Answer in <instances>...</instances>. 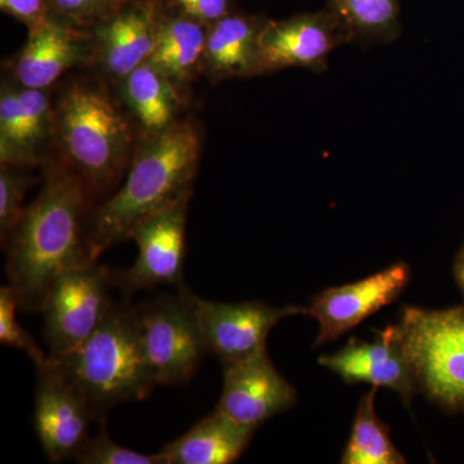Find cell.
I'll return each mask as SVG.
<instances>
[{
	"label": "cell",
	"mask_w": 464,
	"mask_h": 464,
	"mask_svg": "<svg viewBox=\"0 0 464 464\" xmlns=\"http://www.w3.org/2000/svg\"><path fill=\"white\" fill-rule=\"evenodd\" d=\"M255 431L215 409L160 453L167 464H230L243 456Z\"/></svg>",
	"instance_id": "21"
},
{
	"label": "cell",
	"mask_w": 464,
	"mask_h": 464,
	"mask_svg": "<svg viewBox=\"0 0 464 464\" xmlns=\"http://www.w3.org/2000/svg\"><path fill=\"white\" fill-rule=\"evenodd\" d=\"M319 364L340 375L346 383H368L377 389L392 390L405 404L418 392L399 325L387 326L373 342L353 340L338 353L320 357Z\"/></svg>",
	"instance_id": "16"
},
{
	"label": "cell",
	"mask_w": 464,
	"mask_h": 464,
	"mask_svg": "<svg viewBox=\"0 0 464 464\" xmlns=\"http://www.w3.org/2000/svg\"><path fill=\"white\" fill-rule=\"evenodd\" d=\"M0 9L23 24L27 34L36 32L54 20L50 0H0Z\"/></svg>",
	"instance_id": "29"
},
{
	"label": "cell",
	"mask_w": 464,
	"mask_h": 464,
	"mask_svg": "<svg viewBox=\"0 0 464 464\" xmlns=\"http://www.w3.org/2000/svg\"><path fill=\"white\" fill-rule=\"evenodd\" d=\"M114 88L141 139L166 132L188 115L191 103L150 61Z\"/></svg>",
	"instance_id": "20"
},
{
	"label": "cell",
	"mask_w": 464,
	"mask_h": 464,
	"mask_svg": "<svg viewBox=\"0 0 464 464\" xmlns=\"http://www.w3.org/2000/svg\"><path fill=\"white\" fill-rule=\"evenodd\" d=\"M75 460L83 464H167L161 453L142 454L116 444L105 426L100 435L90 439Z\"/></svg>",
	"instance_id": "27"
},
{
	"label": "cell",
	"mask_w": 464,
	"mask_h": 464,
	"mask_svg": "<svg viewBox=\"0 0 464 464\" xmlns=\"http://www.w3.org/2000/svg\"><path fill=\"white\" fill-rule=\"evenodd\" d=\"M411 282V268L404 262L387 267L360 282L334 286L319 293L307 308L320 325L315 347L337 340L366 317L389 306Z\"/></svg>",
	"instance_id": "15"
},
{
	"label": "cell",
	"mask_w": 464,
	"mask_h": 464,
	"mask_svg": "<svg viewBox=\"0 0 464 464\" xmlns=\"http://www.w3.org/2000/svg\"><path fill=\"white\" fill-rule=\"evenodd\" d=\"M154 8L155 45L150 63L191 103L192 85L201 75L209 26Z\"/></svg>",
	"instance_id": "19"
},
{
	"label": "cell",
	"mask_w": 464,
	"mask_h": 464,
	"mask_svg": "<svg viewBox=\"0 0 464 464\" xmlns=\"http://www.w3.org/2000/svg\"><path fill=\"white\" fill-rule=\"evenodd\" d=\"M192 190L183 192L166 206L142 218L130 232L128 240L139 246V257L130 270L112 274L115 285L125 295L157 286L183 285L186 256V224Z\"/></svg>",
	"instance_id": "8"
},
{
	"label": "cell",
	"mask_w": 464,
	"mask_h": 464,
	"mask_svg": "<svg viewBox=\"0 0 464 464\" xmlns=\"http://www.w3.org/2000/svg\"><path fill=\"white\" fill-rule=\"evenodd\" d=\"M222 366L224 384L216 409L235 422L257 429L297 404V391L277 372L267 351Z\"/></svg>",
	"instance_id": "14"
},
{
	"label": "cell",
	"mask_w": 464,
	"mask_h": 464,
	"mask_svg": "<svg viewBox=\"0 0 464 464\" xmlns=\"http://www.w3.org/2000/svg\"><path fill=\"white\" fill-rule=\"evenodd\" d=\"M133 0H50L54 20L76 29L90 30Z\"/></svg>",
	"instance_id": "26"
},
{
	"label": "cell",
	"mask_w": 464,
	"mask_h": 464,
	"mask_svg": "<svg viewBox=\"0 0 464 464\" xmlns=\"http://www.w3.org/2000/svg\"><path fill=\"white\" fill-rule=\"evenodd\" d=\"M53 158V88L23 87L3 74L0 163L34 169L44 167Z\"/></svg>",
	"instance_id": "11"
},
{
	"label": "cell",
	"mask_w": 464,
	"mask_h": 464,
	"mask_svg": "<svg viewBox=\"0 0 464 464\" xmlns=\"http://www.w3.org/2000/svg\"><path fill=\"white\" fill-rule=\"evenodd\" d=\"M418 391L449 411H464V307H405L399 324Z\"/></svg>",
	"instance_id": "5"
},
{
	"label": "cell",
	"mask_w": 464,
	"mask_h": 464,
	"mask_svg": "<svg viewBox=\"0 0 464 464\" xmlns=\"http://www.w3.org/2000/svg\"><path fill=\"white\" fill-rule=\"evenodd\" d=\"M159 11L191 18L212 26L232 12L237 11V0H150Z\"/></svg>",
	"instance_id": "28"
},
{
	"label": "cell",
	"mask_w": 464,
	"mask_h": 464,
	"mask_svg": "<svg viewBox=\"0 0 464 464\" xmlns=\"http://www.w3.org/2000/svg\"><path fill=\"white\" fill-rule=\"evenodd\" d=\"M190 295L183 288L173 297L137 307L143 353L155 387L188 381L208 353Z\"/></svg>",
	"instance_id": "6"
},
{
	"label": "cell",
	"mask_w": 464,
	"mask_h": 464,
	"mask_svg": "<svg viewBox=\"0 0 464 464\" xmlns=\"http://www.w3.org/2000/svg\"><path fill=\"white\" fill-rule=\"evenodd\" d=\"M373 387L360 399L350 440L341 463L344 464H404L405 457L393 445L390 427L375 413Z\"/></svg>",
	"instance_id": "23"
},
{
	"label": "cell",
	"mask_w": 464,
	"mask_h": 464,
	"mask_svg": "<svg viewBox=\"0 0 464 464\" xmlns=\"http://www.w3.org/2000/svg\"><path fill=\"white\" fill-rule=\"evenodd\" d=\"M34 423L43 450L51 462L75 459L90 441L92 420L97 418L83 393L48 359L36 366Z\"/></svg>",
	"instance_id": "10"
},
{
	"label": "cell",
	"mask_w": 464,
	"mask_h": 464,
	"mask_svg": "<svg viewBox=\"0 0 464 464\" xmlns=\"http://www.w3.org/2000/svg\"><path fill=\"white\" fill-rule=\"evenodd\" d=\"M326 8L360 44H390L401 34L400 0H328Z\"/></svg>",
	"instance_id": "22"
},
{
	"label": "cell",
	"mask_w": 464,
	"mask_h": 464,
	"mask_svg": "<svg viewBox=\"0 0 464 464\" xmlns=\"http://www.w3.org/2000/svg\"><path fill=\"white\" fill-rule=\"evenodd\" d=\"M96 200L81 177L57 158L43 167V188L3 241L9 285L18 307L41 313L61 275L94 261L87 241L88 218Z\"/></svg>",
	"instance_id": "1"
},
{
	"label": "cell",
	"mask_w": 464,
	"mask_h": 464,
	"mask_svg": "<svg viewBox=\"0 0 464 464\" xmlns=\"http://www.w3.org/2000/svg\"><path fill=\"white\" fill-rule=\"evenodd\" d=\"M111 284L112 274L97 261L76 266L52 284L41 311L50 360L74 353L100 328L114 306Z\"/></svg>",
	"instance_id": "7"
},
{
	"label": "cell",
	"mask_w": 464,
	"mask_h": 464,
	"mask_svg": "<svg viewBox=\"0 0 464 464\" xmlns=\"http://www.w3.org/2000/svg\"><path fill=\"white\" fill-rule=\"evenodd\" d=\"M203 146V127L191 114L166 132L140 140L121 188L92 209L87 226L92 259L128 240L150 213L192 190Z\"/></svg>",
	"instance_id": "3"
},
{
	"label": "cell",
	"mask_w": 464,
	"mask_h": 464,
	"mask_svg": "<svg viewBox=\"0 0 464 464\" xmlns=\"http://www.w3.org/2000/svg\"><path fill=\"white\" fill-rule=\"evenodd\" d=\"M93 63L90 32L53 20L27 34L25 44L3 61V69L23 87L51 90L72 72L93 69Z\"/></svg>",
	"instance_id": "13"
},
{
	"label": "cell",
	"mask_w": 464,
	"mask_h": 464,
	"mask_svg": "<svg viewBox=\"0 0 464 464\" xmlns=\"http://www.w3.org/2000/svg\"><path fill=\"white\" fill-rule=\"evenodd\" d=\"M93 69L112 85L148 63L155 45L154 8L133 0L90 30Z\"/></svg>",
	"instance_id": "17"
},
{
	"label": "cell",
	"mask_w": 464,
	"mask_h": 464,
	"mask_svg": "<svg viewBox=\"0 0 464 464\" xmlns=\"http://www.w3.org/2000/svg\"><path fill=\"white\" fill-rule=\"evenodd\" d=\"M190 297L208 353L218 357L222 364L266 351V341L277 323L284 317L307 314V308L293 304L274 307L258 301L225 304L192 293Z\"/></svg>",
	"instance_id": "12"
},
{
	"label": "cell",
	"mask_w": 464,
	"mask_h": 464,
	"mask_svg": "<svg viewBox=\"0 0 464 464\" xmlns=\"http://www.w3.org/2000/svg\"><path fill=\"white\" fill-rule=\"evenodd\" d=\"M54 158L74 170L94 200L123 179L141 136L114 85L79 70L53 88Z\"/></svg>",
	"instance_id": "2"
},
{
	"label": "cell",
	"mask_w": 464,
	"mask_h": 464,
	"mask_svg": "<svg viewBox=\"0 0 464 464\" xmlns=\"http://www.w3.org/2000/svg\"><path fill=\"white\" fill-rule=\"evenodd\" d=\"M271 18L232 12L208 30L201 75L210 84L257 76L259 44Z\"/></svg>",
	"instance_id": "18"
},
{
	"label": "cell",
	"mask_w": 464,
	"mask_h": 464,
	"mask_svg": "<svg viewBox=\"0 0 464 464\" xmlns=\"http://www.w3.org/2000/svg\"><path fill=\"white\" fill-rule=\"evenodd\" d=\"M18 298L11 285L0 288V342L5 346L16 347L24 351L34 364L41 366L48 362L42 348L17 320Z\"/></svg>",
	"instance_id": "25"
},
{
	"label": "cell",
	"mask_w": 464,
	"mask_h": 464,
	"mask_svg": "<svg viewBox=\"0 0 464 464\" xmlns=\"http://www.w3.org/2000/svg\"><path fill=\"white\" fill-rule=\"evenodd\" d=\"M350 43L353 35L329 8L271 20L259 44L257 76L290 67L324 72L332 52Z\"/></svg>",
	"instance_id": "9"
},
{
	"label": "cell",
	"mask_w": 464,
	"mask_h": 464,
	"mask_svg": "<svg viewBox=\"0 0 464 464\" xmlns=\"http://www.w3.org/2000/svg\"><path fill=\"white\" fill-rule=\"evenodd\" d=\"M29 168L0 163V234L2 240L7 237L12 228L23 216L24 200L35 177Z\"/></svg>",
	"instance_id": "24"
},
{
	"label": "cell",
	"mask_w": 464,
	"mask_h": 464,
	"mask_svg": "<svg viewBox=\"0 0 464 464\" xmlns=\"http://www.w3.org/2000/svg\"><path fill=\"white\" fill-rule=\"evenodd\" d=\"M53 362L83 393L97 417L116 405L146 399L155 389L143 353L137 308L130 304H114L78 350Z\"/></svg>",
	"instance_id": "4"
},
{
	"label": "cell",
	"mask_w": 464,
	"mask_h": 464,
	"mask_svg": "<svg viewBox=\"0 0 464 464\" xmlns=\"http://www.w3.org/2000/svg\"><path fill=\"white\" fill-rule=\"evenodd\" d=\"M454 275H456L457 282L464 293V246L459 255L457 256L456 264H454Z\"/></svg>",
	"instance_id": "30"
}]
</instances>
